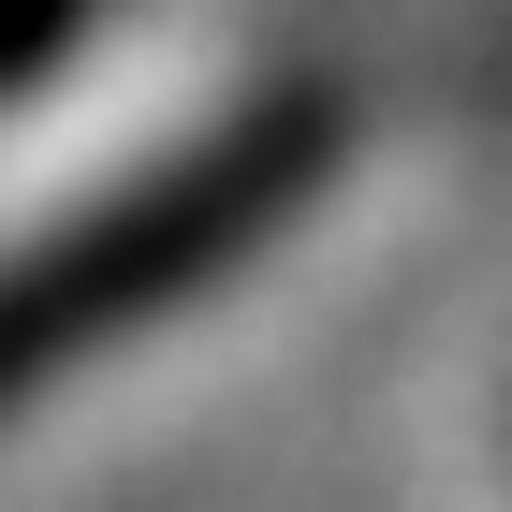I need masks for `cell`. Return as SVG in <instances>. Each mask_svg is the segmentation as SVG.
Listing matches in <instances>:
<instances>
[{
	"label": "cell",
	"mask_w": 512,
	"mask_h": 512,
	"mask_svg": "<svg viewBox=\"0 0 512 512\" xmlns=\"http://www.w3.org/2000/svg\"><path fill=\"white\" fill-rule=\"evenodd\" d=\"M44 15H74V0H0V30H44Z\"/></svg>",
	"instance_id": "6da1fadb"
}]
</instances>
